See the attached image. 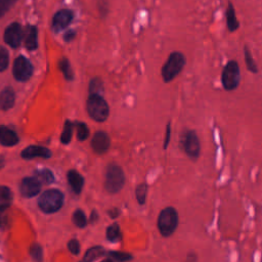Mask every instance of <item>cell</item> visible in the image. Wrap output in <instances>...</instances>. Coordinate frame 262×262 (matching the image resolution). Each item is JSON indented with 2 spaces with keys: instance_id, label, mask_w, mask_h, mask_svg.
<instances>
[{
  "instance_id": "38",
  "label": "cell",
  "mask_w": 262,
  "mask_h": 262,
  "mask_svg": "<svg viewBox=\"0 0 262 262\" xmlns=\"http://www.w3.org/2000/svg\"><path fill=\"white\" fill-rule=\"evenodd\" d=\"M5 166V158L3 156H0V169H2Z\"/></svg>"
},
{
  "instance_id": "2",
  "label": "cell",
  "mask_w": 262,
  "mask_h": 262,
  "mask_svg": "<svg viewBox=\"0 0 262 262\" xmlns=\"http://www.w3.org/2000/svg\"><path fill=\"white\" fill-rule=\"evenodd\" d=\"M87 112L94 121L104 122L109 117L110 108L102 95L90 94L87 100Z\"/></svg>"
},
{
  "instance_id": "11",
  "label": "cell",
  "mask_w": 262,
  "mask_h": 262,
  "mask_svg": "<svg viewBox=\"0 0 262 262\" xmlns=\"http://www.w3.org/2000/svg\"><path fill=\"white\" fill-rule=\"evenodd\" d=\"M111 145V140L109 135L104 131H99L95 133L91 140L92 150L98 154L106 153Z\"/></svg>"
},
{
  "instance_id": "10",
  "label": "cell",
  "mask_w": 262,
  "mask_h": 262,
  "mask_svg": "<svg viewBox=\"0 0 262 262\" xmlns=\"http://www.w3.org/2000/svg\"><path fill=\"white\" fill-rule=\"evenodd\" d=\"M74 15L70 10H61L59 11L53 19V28L55 31H62L66 29L71 22L73 21Z\"/></svg>"
},
{
  "instance_id": "12",
  "label": "cell",
  "mask_w": 262,
  "mask_h": 262,
  "mask_svg": "<svg viewBox=\"0 0 262 262\" xmlns=\"http://www.w3.org/2000/svg\"><path fill=\"white\" fill-rule=\"evenodd\" d=\"M41 188L40 181L36 177H27L23 179L21 184V193L24 197L32 198L39 194Z\"/></svg>"
},
{
  "instance_id": "35",
  "label": "cell",
  "mask_w": 262,
  "mask_h": 262,
  "mask_svg": "<svg viewBox=\"0 0 262 262\" xmlns=\"http://www.w3.org/2000/svg\"><path fill=\"white\" fill-rule=\"evenodd\" d=\"M169 140H170V125H167V129H166V138H165V142H164V149L167 148L168 144H169Z\"/></svg>"
},
{
  "instance_id": "21",
  "label": "cell",
  "mask_w": 262,
  "mask_h": 262,
  "mask_svg": "<svg viewBox=\"0 0 262 262\" xmlns=\"http://www.w3.org/2000/svg\"><path fill=\"white\" fill-rule=\"evenodd\" d=\"M104 254H105V250H104L103 247H99V246H98V247L90 248V249L85 253L83 262H92V261H94L95 259H98V258L102 257Z\"/></svg>"
},
{
  "instance_id": "24",
  "label": "cell",
  "mask_w": 262,
  "mask_h": 262,
  "mask_svg": "<svg viewBox=\"0 0 262 262\" xmlns=\"http://www.w3.org/2000/svg\"><path fill=\"white\" fill-rule=\"evenodd\" d=\"M148 194V185L147 183H140L135 188V196L136 200L140 205H144L146 203Z\"/></svg>"
},
{
  "instance_id": "17",
  "label": "cell",
  "mask_w": 262,
  "mask_h": 262,
  "mask_svg": "<svg viewBox=\"0 0 262 262\" xmlns=\"http://www.w3.org/2000/svg\"><path fill=\"white\" fill-rule=\"evenodd\" d=\"M15 92L12 88L8 87L5 88L2 92H0V109L7 111L14 107L15 105Z\"/></svg>"
},
{
  "instance_id": "25",
  "label": "cell",
  "mask_w": 262,
  "mask_h": 262,
  "mask_svg": "<svg viewBox=\"0 0 262 262\" xmlns=\"http://www.w3.org/2000/svg\"><path fill=\"white\" fill-rule=\"evenodd\" d=\"M89 91H90V94L102 95V93L104 92L103 81L101 79H99V78L92 79L90 84H89Z\"/></svg>"
},
{
  "instance_id": "39",
  "label": "cell",
  "mask_w": 262,
  "mask_h": 262,
  "mask_svg": "<svg viewBox=\"0 0 262 262\" xmlns=\"http://www.w3.org/2000/svg\"><path fill=\"white\" fill-rule=\"evenodd\" d=\"M97 219H98L97 213H95V212H92V215H91V222H93L94 220H97Z\"/></svg>"
},
{
  "instance_id": "5",
  "label": "cell",
  "mask_w": 262,
  "mask_h": 262,
  "mask_svg": "<svg viewBox=\"0 0 262 262\" xmlns=\"http://www.w3.org/2000/svg\"><path fill=\"white\" fill-rule=\"evenodd\" d=\"M125 183V175L120 166L110 165L106 173L105 187L110 194L120 192Z\"/></svg>"
},
{
  "instance_id": "19",
  "label": "cell",
  "mask_w": 262,
  "mask_h": 262,
  "mask_svg": "<svg viewBox=\"0 0 262 262\" xmlns=\"http://www.w3.org/2000/svg\"><path fill=\"white\" fill-rule=\"evenodd\" d=\"M13 201L12 190L7 186H0V212L8 209Z\"/></svg>"
},
{
  "instance_id": "13",
  "label": "cell",
  "mask_w": 262,
  "mask_h": 262,
  "mask_svg": "<svg viewBox=\"0 0 262 262\" xmlns=\"http://www.w3.org/2000/svg\"><path fill=\"white\" fill-rule=\"evenodd\" d=\"M225 19H226V27L229 32H235L240 28V22L236 18L235 9L230 2L228 3L225 11Z\"/></svg>"
},
{
  "instance_id": "9",
  "label": "cell",
  "mask_w": 262,
  "mask_h": 262,
  "mask_svg": "<svg viewBox=\"0 0 262 262\" xmlns=\"http://www.w3.org/2000/svg\"><path fill=\"white\" fill-rule=\"evenodd\" d=\"M24 39V31L19 23H13L5 32V41L8 45L14 49H17L22 43Z\"/></svg>"
},
{
  "instance_id": "40",
  "label": "cell",
  "mask_w": 262,
  "mask_h": 262,
  "mask_svg": "<svg viewBox=\"0 0 262 262\" xmlns=\"http://www.w3.org/2000/svg\"><path fill=\"white\" fill-rule=\"evenodd\" d=\"M102 262H113V260H112V259H105V260H103Z\"/></svg>"
},
{
  "instance_id": "3",
  "label": "cell",
  "mask_w": 262,
  "mask_h": 262,
  "mask_svg": "<svg viewBox=\"0 0 262 262\" xmlns=\"http://www.w3.org/2000/svg\"><path fill=\"white\" fill-rule=\"evenodd\" d=\"M221 83L226 91H232L241 83V70L236 61L231 60L223 67L221 73Z\"/></svg>"
},
{
  "instance_id": "23",
  "label": "cell",
  "mask_w": 262,
  "mask_h": 262,
  "mask_svg": "<svg viewBox=\"0 0 262 262\" xmlns=\"http://www.w3.org/2000/svg\"><path fill=\"white\" fill-rule=\"evenodd\" d=\"M107 239L111 242H117L119 240H121V229L119 224L114 223L108 227Z\"/></svg>"
},
{
  "instance_id": "28",
  "label": "cell",
  "mask_w": 262,
  "mask_h": 262,
  "mask_svg": "<svg viewBox=\"0 0 262 262\" xmlns=\"http://www.w3.org/2000/svg\"><path fill=\"white\" fill-rule=\"evenodd\" d=\"M10 62V55L4 46H0V72L7 70Z\"/></svg>"
},
{
  "instance_id": "29",
  "label": "cell",
  "mask_w": 262,
  "mask_h": 262,
  "mask_svg": "<svg viewBox=\"0 0 262 262\" xmlns=\"http://www.w3.org/2000/svg\"><path fill=\"white\" fill-rule=\"evenodd\" d=\"M73 221L78 227H84L87 223L86 216L82 210H76L73 214Z\"/></svg>"
},
{
  "instance_id": "22",
  "label": "cell",
  "mask_w": 262,
  "mask_h": 262,
  "mask_svg": "<svg viewBox=\"0 0 262 262\" xmlns=\"http://www.w3.org/2000/svg\"><path fill=\"white\" fill-rule=\"evenodd\" d=\"M59 67H60V70L63 72L65 78L67 80H73L74 78V73H73V70L72 68H71V65L68 61V59L66 58H63L62 60H60L59 62Z\"/></svg>"
},
{
  "instance_id": "26",
  "label": "cell",
  "mask_w": 262,
  "mask_h": 262,
  "mask_svg": "<svg viewBox=\"0 0 262 262\" xmlns=\"http://www.w3.org/2000/svg\"><path fill=\"white\" fill-rule=\"evenodd\" d=\"M72 134H73V126H72V124H71V122L67 121L65 123V127H64L62 137H61V140L64 145L69 144L71 139H72Z\"/></svg>"
},
{
  "instance_id": "15",
  "label": "cell",
  "mask_w": 262,
  "mask_h": 262,
  "mask_svg": "<svg viewBox=\"0 0 262 262\" xmlns=\"http://www.w3.org/2000/svg\"><path fill=\"white\" fill-rule=\"evenodd\" d=\"M51 156H52V153L49 149L43 148V147H37V146L28 147L22 153V157L25 159H32V158H36V157L50 158Z\"/></svg>"
},
{
  "instance_id": "16",
  "label": "cell",
  "mask_w": 262,
  "mask_h": 262,
  "mask_svg": "<svg viewBox=\"0 0 262 262\" xmlns=\"http://www.w3.org/2000/svg\"><path fill=\"white\" fill-rule=\"evenodd\" d=\"M37 28L34 26H28L24 33L25 45L29 51H34L38 46V34Z\"/></svg>"
},
{
  "instance_id": "1",
  "label": "cell",
  "mask_w": 262,
  "mask_h": 262,
  "mask_svg": "<svg viewBox=\"0 0 262 262\" xmlns=\"http://www.w3.org/2000/svg\"><path fill=\"white\" fill-rule=\"evenodd\" d=\"M185 64L186 58L182 53L172 52L161 69V76L164 82L169 83L173 81L182 72Z\"/></svg>"
},
{
  "instance_id": "32",
  "label": "cell",
  "mask_w": 262,
  "mask_h": 262,
  "mask_svg": "<svg viewBox=\"0 0 262 262\" xmlns=\"http://www.w3.org/2000/svg\"><path fill=\"white\" fill-rule=\"evenodd\" d=\"M89 135V129L84 123L77 124V137L79 140H85Z\"/></svg>"
},
{
  "instance_id": "18",
  "label": "cell",
  "mask_w": 262,
  "mask_h": 262,
  "mask_svg": "<svg viewBox=\"0 0 262 262\" xmlns=\"http://www.w3.org/2000/svg\"><path fill=\"white\" fill-rule=\"evenodd\" d=\"M68 180H69V183H70L71 187H72V189L74 190V192L76 194H79L82 190L83 184H84L83 177L77 171L71 170L68 173Z\"/></svg>"
},
{
  "instance_id": "8",
  "label": "cell",
  "mask_w": 262,
  "mask_h": 262,
  "mask_svg": "<svg viewBox=\"0 0 262 262\" xmlns=\"http://www.w3.org/2000/svg\"><path fill=\"white\" fill-rule=\"evenodd\" d=\"M183 149L184 152L188 157L192 159H197L200 156L201 152V145H200V140L197 135V133L193 130H188L185 132L183 136Z\"/></svg>"
},
{
  "instance_id": "30",
  "label": "cell",
  "mask_w": 262,
  "mask_h": 262,
  "mask_svg": "<svg viewBox=\"0 0 262 262\" xmlns=\"http://www.w3.org/2000/svg\"><path fill=\"white\" fill-rule=\"evenodd\" d=\"M18 0H0V18H3Z\"/></svg>"
},
{
  "instance_id": "37",
  "label": "cell",
  "mask_w": 262,
  "mask_h": 262,
  "mask_svg": "<svg viewBox=\"0 0 262 262\" xmlns=\"http://www.w3.org/2000/svg\"><path fill=\"white\" fill-rule=\"evenodd\" d=\"M74 37H75V32H73V31H70L69 33H67V34H66V36H65V39H66V40H68V41H70V40H72Z\"/></svg>"
},
{
  "instance_id": "34",
  "label": "cell",
  "mask_w": 262,
  "mask_h": 262,
  "mask_svg": "<svg viewBox=\"0 0 262 262\" xmlns=\"http://www.w3.org/2000/svg\"><path fill=\"white\" fill-rule=\"evenodd\" d=\"M69 249L71 251V253H73L75 255L79 254L80 252V244L77 240H72V241H70L69 243Z\"/></svg>"
},
{
  "instance_id": "4",
  "label": "cell",
  "mask_w": 262,
  "mask_h": 262,
  "mask_svg": "<svg viewBox=\"0 0 262 262\" xmlns=\"http://www.w3.org/2000/svg\"><path fill=\"white\" fill-rule=\"evenodd\" d=\"M178 225V214L177 211L168 207L161 211L158 218V228L162 235L169 236L171 235Z\"/></svg>"
},
{
  "instance_id": "14",
  "label": "cell",
  "mask_w": 262,
  "mask_h": 262,
  "mask_svg": "<svg viewBox=\"0 0 262 262\" xmlns=\"http://www.w3.org/2000/svg\"><path fill=\"white\" fill-rule=\"evenodd\" d=\"M18 141L19 138L15 131L6 126H0V144L6 147H13L18 144Z\"/></svg>"
},
{
  "instance_id": "7",
  "label": "cell",
  "mask_w": 262,
  "mask_h": 262,
  "mask_svg": "<svg viewBox=\"0 0 262 262\" xmlns=\"http://www.w3.org/2000/svg\"><path fill=\"white\" fill-rule=\"evenodd\" d=\"M13 73L17 80L25 82L29 80L33 74V66L28 59L20 56L14 62Z\"/></svg>"
},
{
  "instance_id": "27",
  "label": "cell",
  "mask_w": 262,
  "mask_h": 262,
  "mask_svg": "<svg viewBox=\"0 0 262 262\" xmlns=\"http://www.w3.org/2000/svg\"><path fill=\"white\" fill-rule=\"evenodd\" d=\"M36 178L40 181V182H44V183H52L55 178H54V174L47 169H43L37 172L36 174Z\"/></svg>"
},
{
  "instance_id": "33",
  "label": "cell",
  "mask_w": 262,
  "mask_h": 262,
  "mask_svg": "<svg viewBox=\"0 0 262 262\" xmlns=\"http://www.w3.org/2000/svg\"><path fill=\"white\" fill-rule=\"evenodd\" d=\"M31 256L36 261H41L42 259V248L38 244H34L31 247Z\"/></svg>"
},
{
  "instance_id": "31",
  "label": "cell",
  "mask_w": 262,
  "mask_h": 262,
  "mask_svg": "<svg viewBox=\"0 0 262 262\" xmlns=\"http://www.w3.org/2000/svg\"><path fill=\"white\" fill-rule=\"evenodd\" d=\"M110 256L118 262H126L132 259V256L123 252H110Z\"/></svg>"
},
{
  "instance_id": "36",
  "label": "cell",
  "mask_w": 262,
  "mask_h": 262,
  "mask_svg": "<svg viewBox=\"0 0 262 262\" xmlns=\"http://www.w3.org/2000/svg\"><path fill=\"white\" fill-rule=\"evenodd\" d=\"M109 214H110V216H111L112 218H116V217L119 215V214H120V211H119L118 209H113V210H111V211L109 212Z\"/></svg>"
},
{
  "instance_id": "6",
  "label": "cell",
  "mask_w": 262,
  "mask_h": 262,
  "mask_svg": "<svg viewBox=\"0 0 262 262\" xmlns=\"http://www.w3.org/2000/svg\"><path fill=\"white\" fill-rule=\"evenodd\" d=\"M64 196L58 189H49L44 192L38 202L40 209L45 213H55L61 209Z\"/></svg>"
},
{
  "instance_id": "20",
  "label": "cell",
  "mask_w": 262,
  "mask_h": 262,
  "mask_svg": "<svg viewBox=\"0 0 262 262\" xmlns=\"http://www.w3.org/2000/svg\"><path fill=\"white\" fill-rule=\"evenodd\" d=\"M244 57H245V63H246L248 71H250V72L253 74H257L259 69L252 56V52L248 49V46L244 47Z\"/></svg>"
}]
</instances>
